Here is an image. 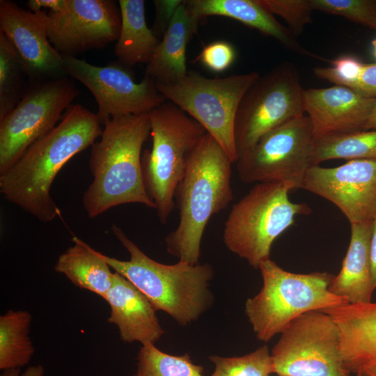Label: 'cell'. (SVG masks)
Instances as JSON below:
<instances>
[{
  "label": "cell",
  "mask_w": 376,
  "mask_h": 376,
  "mask_svg": "<svg viewBox=\"0 0 376 376\" xmlns=\"http://www.w3.org/2000/svg\"><path fill=\"white\" fill-rule=\"evenodd\" d=\"M101 124L96 113L81 104L69 106L53 130L0 174L1 194L39 221H53L60 210L51 196L52 184L68 161L95 143Z\"/></svg>",
  "instance_id": "1"
},
{
  "label": "cell",
  "mask_w": 376,
  "mask_h": 376,
  "mask_svg": "<svg viewBox=\"0 0 376 376\" xmlns=\"http://www.w3.org/2000/svg\"><path fill=\"white\" fill-rule=\"evenodd\" d=\"M150 130L148 113L113 118L104 124L100 141L91 146L89 167L93 180L82 197L90 218L129 203L155 209L141 169L142 147Z\"/></svg>",
  "instance_id": "2"
},
{
  "label": "cell",
  "mask_w": 376,
  "mask_h": 376,
  "mask_svg": "<svg viewBox=\"0 0 376 376\" xmlns=\"http://www.w3.org/2000/svg\"><path fill=\"white\" fill-rule=\"evenodd\" d=\"M232 164L226 151L207 133L191 153L175 194L179 222L165 239L168 252L179 260L199 263L201 240L208 221L233 199Z\"/></svg>",
  "instance_id": "3"
},
{
  "label": "cell",
  "mask_w": 376,
  "mask_h": 376,
  "mask_svg": "<svg viewBox=\"0 0 376 376\" xmlns=\"http://www.w3.org/2000/svg\"><path fill=\"white\" fill-rule=\"evenodd\" d=\"M111 230L130 257L121 260L104 254L110 267L134 285L156 310L167 313L182 325L196 320L207 306L212 267L182 260L173 265L158 263L143 252L120 227L113 224Z\"/></svg>",
  "instance_id": "4"
},
{
  "label": "cell",
  "mask_w": 376,
  "mask_h": 376,
  "mask_svg": "<svg viewBox=\"0 0 376 376\" xmlns=\"http://www.w3.org/2000/svg\"><path fill=\"white\" fill-rule=\"evenodd\" d=\"M152 147L141 156L146 191L159 221L166 224L175 206V194L191 153L207 133L173 103L166 101L148 113Z\"/></svg>",
  "instance_id": "5"
},
{
  "label": "cell",
  "mask_w": 376,
  "mask_h": 376,
  "mask_svg": "<svg viewBox=\"0 0 376 376\" xmlns=\"http://www.w3.org/2000/svg\"><path fill=\"white\" fill-rule=\"evenodd\" d=\"M260 270L263 286L247 299L245 313L257 338L269 341L299 315L312 311H324L348 301L331 293L329 286L334 278L327 272L296 274L285 271L274 261H263Z\"/></svg>",
  "instance_id": "6"
},
{
  "label": "cell",
  "mask_w": 376,
  "mask_h": 376,
  "mask_svg": "<svg viewBox=\"0 0 376 376\" xmlns=\"http://www.w3.org/2000/svg\"><path fill=\"white\" fill-rule=\"evenodd\" d=\"M295 189L286 182H259L235 203L226 220L224 242L227 249L256 269L269 259L274 240L295 222L297 215L311 210L306 203L291 202Z\"/></svg>",
  "instance_id": "7"
},
{
  "label": "cell",
  "mask_w": 376,
  "mask_h": 376,
  "mask_svg": "<svg viewBox=\"0 0 376 376\" xmlns=\"http://www.w3.org/2000/svg\"><path fill=\"white\" fill-rule=\"evenodd\" d=\"M260 76L253 71L212 79L188 72L178 80L156 84V86L166 100L196 120L235 163L237 154L234 130L237 110L247 90Z\"/></svg>",
  "instance_id": "8"
},
{
  "label": "cell",
  "mask_w": 376,
  "mask_h": 376,
  "mask_svg": "<svg viewBox=\"0 0 376 376\" xmlns=\"http://www.w3.org/2000/svg\"><path fill=\"white\" fill-rule=\"evenodd\" d=\"M304 92L296 65L283 62L259 78L242 98L235 120L237 159L265 134L305 114Z\"/></svg>",
  "instance_id": "9"
},
{
  "label": "cell",
  "mask_w": 376,
  "mask_h": 376,
  "mask_svg": "<svg viewBox=\"0 0 376 376\" xmlns=\"http://www.w3.org/2000/svg\"><path fill=\"white\" fill-rule=\"evenodd\" d=\"M271 357L279 376H350L333 319L323 311L305 313L281 333Z\"/></svg>",
  "instance_id": "10"
},
{
  "label": "cell",
  "mask_w": 376,
  "mask_h": 376,
  "mask_svg": "<svg viewBox=\"0 0 376 376\" xmlns=\"http://www.w3.org/2000/svg\"><path fill=\"white\" fill-rule=\"evenodd\" d=\"M79 94L67 76L38 81L23 94L17 104L0 118V174L56 126Z\"/></svg>",
  "instance_id": "11"
},
{
  "label": "cell",
  "mask_w": 376,
  "mask_h": 376,
  "mask_svg": "<svg viewBox=\"0 0 376 376\" xmlns=\"http://www.w3.org/2000/svg\"><path fill=\"white\" fill-rule=\"evenodd\" d=\"M313 126L306 116L294 118L263 136L240 156L236 170L245 183L280 182L301 187L310 162Z\"/></svg>",
  "instance_id": "12"
},
{
  "label": "cell",
  "mask_w": 376,
  "mask_h": 376,
  "mask_svg": "<svg viewBox=\"0 0 376 376\" xmlns=\"http://www.w3.org/2000/svg\"><path fill=\"white\" fill-rule=\"evenodd\" d=\"M63 56L66 76L83 84L94 96L102 124L113 118L148 113L166 101L152 78L145 75L137 83L127 66L119 62L96 66L75 56Z\"/></svg>",
  "instance_id": "13"
},
{
  "label": "cell",
  "mask_w": 376,
  "mask_h": 376,
  "mask_svg": "<svg viewBox=\"0 0 376 376\" xmlns=\"http://www.w3.org/2000/svg\"><path fill=\"white\" fill-rule=\"evenodd\" d=\"M47 14L48 38L62 56L104 48L120 34V8L113 0H65Z\"/></svg>",
  "instance_id": "14"
},
{
  "label": "cell",
  "mask_w": 376,
  "mask_h": 376,
  "mask_svg": "<svg viewBox=\"0 0 376 376\" xmlns=\"http://www.w3.org/2000/svg\"><path fill=\"white\" fill-rule=\"evenodd\" d=\"M301 189L337 206L350 224L376 218V159H352L334 168L311 166Z\"/></svg>",
  "instance_id": "15"
},
{
  "label": "cell",
  "mask_w": 376,
  "mask_h": 376,
  "mask_svg": "<svg viewBox=\"0 0 376 376\" xmlns=\"http://www.w3.org/2000/svg\"><path fill=\"white\" fill-rule=\"evenodd\" d=\"M47 13L25 10L11 1H0V31L15 49L32 81L66 77L63 56L48 38Z\"/></svg>",
  "instance_id": "16"
},
{
  "label": "cell",
  "mask_w": 376,
  "mask_h": 376,
  "mask_svg": "<svg viewBox=\"0 0 376 376\" xmlns=\"http://www.w3.org/2000/svg\"><path fill=\"white\" fill-rule=\"evenodd\" d=\"M375 102L376 98L336 85L304 92V111L311 122L313 137L365 130Z\"/></svg>",
  "instance_id": "17"
},
{
  "label": "cell",
  "mask_w": 376,
  "mask_h": 376,
  "mask_svg": "<svg viewBox=\"0 0 376 376\" xmlns=\"http://www.w3.org/2000/svg\"><path fill=\"white\" fill-rule=\"evenodd\" d=\"M324 312L337 327L347 370L363 374L376 368V303L346 304Z\"/></svg>",
  "instance_id": "18"
},
{
  "label": "cell",
  "mask_w": 376,
  "mask_h": 376,
  "mask_svg": "<svg viewBox=\"0 0 376 376\" xmlns=\"http://www.w3.org/2000/svg\"><path fill=\"white\" fill-rule=\"evenodd\" d=\"M104 299L111 308L108 322L115 324L124 342L154 344L164 334L156 309L129 280L114 272L113 283Z\"/></svg>",
  "instance_id": "19"
},
{
  "label": "cell",
  "mask_w": 376,
  "mask_h": 376,
  "mask_svg": "<svg viewBox=\"0 0 376 376\" xmlns=\"http://www.w3.org/2000/svg\"><path fill=\"white\" fill-rule=\"evenodd\" d=\"M185 3L201 20L209 16L229 17L276 39L288 50L320 58L301 47L290 29L281 24L259 0H186Z\"/></svg>",
  "instance_id": "20"
},
{
  "label": "cell",
  "mask_w": 376,
  "mask_h": 376,
  "mask_svg": "<svg viewBox=\"0 0 376 376\" xmlns=\"http://www.w3.org/2000/svg\"><path fill=\"white\" fill-rule=\"evenodd\" d=\"M201 19L194 15L185 1H180L169 18L162 39L147 64L146 75L156 84H165L185 76L187 47L197 32Z\"/></svg>",
  "instance_id": "21"
},
{
  "label": "cell",
  "mask_w": 376,
  "mask_h": 376,
  "mask_svg": "<svg viewBox=\"0 0 376 376\" xmlns=\"http://www.w3.org/2000/svg\"><path fill=\"white\" fill-rule=\"evenodd\" d=\"M373 221L350 224V241L342 267L329 286L331 293L345 298L349 304L370 302L375 290L370 260Z\"/></svg>",
  "instance_id": "22"
},
{
  "label": "cell",
  "mask_w": 376,
  "mask_h": 376,
  "mask_svg": "<svg viewBox=\"0 0 376 376\" xmlns=\"http://www.w3.org/2000/svg\"><path fill=\"white\" fill-rule=\"evenodd\" d=\"M61 253L54 270L62 274L77 287L104 298L113 283L114 272L104 254L91 248L79 237Z\"/></svg>",
  "instance_id": "23"
},
{
  "label": "cell",
  "mask_w": 376,
  "mask_h": 376,
  "mask_svg": "<svg viewBox=\"0 0 376 376\" xmlns=\"http://www.w3.org/2000/svg\"><path fill=\"white\" fill-rule=\"evenodd\" d=\"M121 26L114 47L118 62L130 67L148 63L159 43L146 22L145 1L120 0Z\"/></svg>",
  "instance_id": "24"
},
{
  "label": "cell",
  "mask_w": 376,
  "mask_h": 376,
  "mask_svg": "<svg viewBox=\"0 0 376 376\" xmlns=\"http://www.w3.org/2000/svg\"><path fill=\"white\" fill-rule=\"evenodd\" d=\"M336 159H376V130L313 137L310 157L311 166Z\"/></svg>",
  "instance_id": "25"
},
{
  "label": "cell",
  "mask_w": 376,
  "mask_h": 376,
  "mask_svg": "<svg viewBox=\"0 0 376 376\" xmlns=\"http://www.w3.org/2000/svg\"><path fill=\"white\" fill-rule=\"evenodd\" d=\"M31 315L8 310L0 316V369L20 368L29 363L34 347L29 338Z\"/></svg>",
  "instance_id": "26"
},
{
  "label": "cell",
  "mask_w": 376,
  "mask_h": 376,
  "mask_svg": "<svg viewBox=\"0 0 376 376\" xmlns=\"http://www.w3.org/2000/svg\"><path fill=\"white\" fill-rule=\"evenodd\" d=\"M137 361L134 376H204L203 367L194 364L187 354L171 355L152 343L142 345Z\"/></svg>",
  "instance_id": "27"
},
{
  "label": "cell",
  "mask_w": 376,
  "mask_h": 376,
  "mask_svg": "<svg viewBox=\"0 0 376 376\" xmlns=\"http://www.w3.org/2000/svg\"><path fill=\"white\" fill-rule=\"evenodd\" d=\"M20 58L10 42L0 31V118L20 101L24 77Z\"/></svg>",
  "instance_id": "28"
},
{
  "label": "cell",
  "mask_w": 376,
  "mask_h": 376,
  "mask_svg": "<svg viewBox=\"0 0 376 376\" xmlns=\"http://www.w3.org/2000/svg\"><path fill=\"white\" fill-rule=\"evenodd\" d=\"M214 364L211 376H269L274 373L273 362L267 345L242 356L223 357L210 356Z\"/></svg>",
  "instance_id": "29"
},
{
  "label": "cell",
  "mask_w": 376,
  "mask_h": 376,
  "mask_svg": "<svg viewBox=\"0 0 376 376\" xmlns=\"http://www.w3.org/2000/svg\"><path fill=\"white\" fill-rule=\"evenodd\" d=\"M313 10L342 16L376 31L375 0H310Z\"/></svg>",
  "instance_id": "30"
},
{
  "label": "cell",
  "mask_w": 376,
  "mask_h": 376,
  "mask_svg": "<svg viewBox=\"0 0 376 376\" xmlns=\"http://www.w3.org/2000/svg\"><path fill=\"white\" fill-rule=\"evenodd\" d=\"M259 2L273 15L282 17L291 33L297 37L306 24L312 22L310 0H259Z\"/></svg>",
  "instance_id": "31"
},
{
  "label": "cell",
  "mask_w": 376,
  "mask_h": 376,
  "mask_svg": "<svg viewBox=\"0 0 376 376\" xmlns=\"http://www.w3.org/2000/svg\"><path fill=\"white\" fill-rule=\"evenodd\" d=\"M331 67H319L313 70L318 78L327 80L336 86H341L353 89L355 86L363 63L352 56H341L329 61Z\"/></svg>",
  "instance_id": "32"
},
{
  "label": "cell",
  "mask_w": 376,
  "mask_h": 376,
  "mask_svg": "<svg viewBox=\"0 0 376 376\" xmlns=\"http://www.w3.org/2000/svg\"><path fill=\"white\" fill-rule=\"evenodd\" d=\"M235 52L228 42L214 41L203 47L197 59L212 71L221 72L233 62Z\"/></svg>",
  "instance_id": "33"
},
{
  "label": "cell",
  "mask_w": 376,
  "mask_h": 376,
  "mask_svg": "<svg viewBox=\"0 0 376 376\" xmlns=\"http://www.w3.org/2000/svg\"><path fill=\"white\" fill-rule=\"evenodd\" d=\"M354 91L369 98H376V63L363 64Z\"/></svg>",
  "instance_id": "34"
},
{
  "label": "cell",
  "mask_w": 376,
  "mask_h": 376,
  "mask_svg": "<svg viewBox=\"0 0 376 376\" xmlns=\"http://www.w3.org/2000/svg\"><path fill=\"white\" fill-rule=\"evenodd\" d=\"M65 0H30L27 3L29 10L37 12L49 9L56 11L60 10L65 3Z\"/></svg>",
  "instance_id": "35"
},
{
  "label": "cell",
  "mask_w": 376,
  "mask_h": 376,
  "mask_svg": "<svg viewBox=\"0 0 376 376\" xmlns=\"http://www.w3.org/2000/svg\"><path fill=\"white\" fill-rule=\"evenodd\" d=\"M370 260L372 285L376 288V218L373 221L372 235L370 244Z\"/></svg>",
  "instance_id": "36"
},
{
  "label": "cell",
  "mask_w": 376,
  "mask_h": 376,
  "mask_svg": "<svg viewBox=\"0 0 376 376\" xmlns=\"http://www.w3.org/2000/svg\"><path fill=\"white\" fill-rule=\"evenodd\" d=\"M45 370L41 365L32 366L21 375L20 368L3 370L0 376H44Z\"/></svg>",
  "instance_id": "37"
},
{
  "label": "cell",
  "mask_w": 376,
  "mask_h": 376,
  "mask_svg": "<svg viewBox=\"0 0 376 376\" xmlns=\"http://www.w3.org/2000/svg\"><path fill=\"white\" fill-rule=\"evenodd\" d=\"M376 129V102L373 109L368 119V121L365 127V130Z\"/></svg>",
  "instance_id": "38"
},
{
  "label": "cell",
  "mask_w": 376,
  "mask_h": 376,
  "mask_svg": "<svg viewBox=\"0 0 376 376\" xmlns=\"http://www.w3.org/2000/svg\"><path fill=\"white\" fill-rule=\"evenodd\" d=\"M372 45L373 47V54L375 57L376 58V39L372 41Z\"/></svg>",
  "instance_id": "39"
},
{
  "label": "cell",
  "mask_w": 376,
  "mask_h": 376,
  "mask_svg": "<svg viewBox=\"0 0 376 376\" xmlns=\"http://www.w3.org/2000/svg\"><path fill=\"white\" fill-rule=\"evenodd\" d=\"M355 376H365L363 374H356Z\"/></svg>",
  "instance_id": "40"
}]
</instances>
